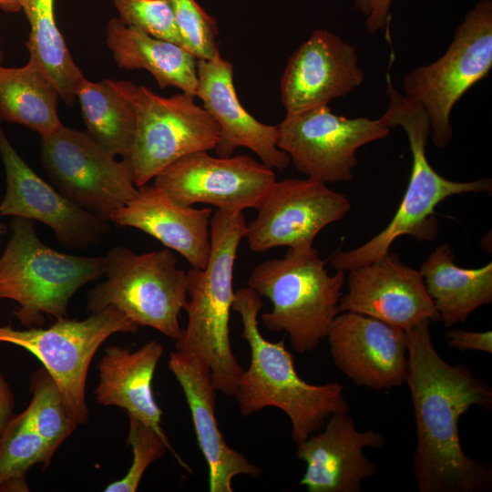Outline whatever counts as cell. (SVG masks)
<instances>
[{
  "label": "cell",
  "mask_w": 492,
  "mask_h": 492,
  "mask_svg": "<svg viewBox=\"0 0 492 492\" xmlns=\"http://www.w3.org/2000/svg\"><path fill=\"white\" fill-rule=\"evenodd\" d=\"M430 320L405 330L410 390L416 428L413 460L419 492H486L492 467L469 457L459 436V419L474 405L490 409L492 389L463 364H450L436 350Z\"/></svg>",
  "instance_id": "cell-1"
},
{
  "label": "cell",
  "mask_w": 492,
  "mask_h": 492,
  "mask_svg": "<svg viewBox=\"0 0 492 492\" xmlns=\"http://www.w3.org/2000/svg\"><path fill=\"white\" fill-rule=\"evenodd\" d=\"M262 307L261 297L250 287L234 292L231 309L241 316V337L251 349L249 368L243 370L234 396L243 416L265 407L283 411L297 445L321 430L332 415L349 412L344 387L336 382L311 384L302 379L284 338L271 342L261 333L258 315Z\"/></svg>",
  "instance_id": "cell-2"
},
{
  "label": "cell",
  "mask_w": 492,
  "mask_h": 492,
  "mask_svg": "<svg viewBox=\"0 0 492 492\" xmlns=\"http://www.w3.org/2000/svg\"><path fill=\"white\" fill-rule=\"evenodd\" d=\"M246 226L242 211L213 212L209 261L204 269L186 272L188 322L176 340V351L203 362L216 391L229 396L235 395L243 372L231 346L230 314L234 263Z\"/></svg>",
  "instance_id": "cell-3"
},
{
  "label": "cell",
  "mask_w": 492,
  "mask_h": 492,
  "mask_svg": "<svg viewBox=\"0 0 492 492\" xmlns=\"http://www.w3.org/2000/svg\"><path fill=\"white\" fill-rule=\"evenodd\" d=\"M389 105L382 115L389 128L400 126L406 133L412 153V169L404 197L387 226L365 243L350 251H336L330 259L336 271L348 272L370 263L390 251L401 236L432 241L438 234L434 217L436 206L448 197L462 193H491L492 180L483 178L455 181L436 171L426 158L425 147L431 137V122L425 110L399 92L386 75Z\"/></svg>",
  "instance_id": "cell-4"
},
{
  "label": "cell",
  "mask_w": 492,
  "mask_h": 492,
  "mask_svg": "<svg viewBox=\"0 0 492 492\" xmlns=\"http://www.w3.org/2000/svg\"><path fill=\"white\" fill-rule=\"evenodd\" d=\"M345 282L344 272L330 274L317 249L288 248L282 258L257 264L248 287L272 303L261 320L271 332L284 331L298 354L313 351L326 338L335 317Z\"/></svg>",
  "instance_id": "cell-5"
},
{
  "label": "cell",
  "mask_w": 492,
  "mask_h": 492,
  "mask_svg": "<svg viewBox=\"0 0 492 492\" xmlns=\"http://www.w3.org/2000/svg\"><path fill=\"white\" fill-rule=\"evenodd\" d=\"M11 236L0 256V300L16 302L15 316L26 328L42 327L45 315L67 318L71 297L105 274V256L67 254L37 237L34 221L13 217Z\"/></svg>",
  "instance_id": "cell-6"
},
{
  "label": "cell",
  "mask_w": 492,
  "mask_h": 492,
  "mask_svg": "<svg viewBox=\"0 0 492 492\" xmlns=\"http://www.w3.org/2000/svg\"><path fill=\"white\" fill-rule=\"evenodd\" d=\"M105 260L106 279L89 291L87 310L115 306L138 327H151L176 341L188 292L186 272L177 267L170 250L136 253L116 246Z\"/></svg>",
  "instance_id": "cell-7"
},
{
  "label": "cell",
  "mask_w": 492,
  "mask_h": 492,
  "mask_svg": "<svg viewBox=\"0 0 492 492\" xmlns=\"http://www.w3.org/2000/svg\"><path fill=\"white\" fill-rule=\"evenodd\" d=\"M492 68V1L479 0L457 26L445 54L410 71L404 95L416 102L431 122L434 145L445 149L453 138L455 105Z\"/></svg>",
  "instance_id": "cell-8"
},
{
  "label": "cell",
  "mask_w": 492,
  "mask_h": 492,
  "mask_svg": "<svg viewBox=\"0 0 492 492\" xmlns=\"http://www.w3.org/2000/svg\"><path fill=\"white\" fill-rule=\"evenodd\" d=\"M138 326L119 309L108 306L84 319H61L48 328L16 330L0 325V343L33 354L57 385L77 425L89 417L86 383L89 364L100 345L111 335L135 333Z\"/></svg>",
  "instance_id": "cell-9"
},
{
  "label": "cell",
  "mask_w": 492,
  "mask_h": 492,
  "mask_svg": "<svg viewBox=\"0 0 492 492\" xmlns=\"http://www.w3.org/2000/svg\"><path fill=\"white\" fill-rule=\"evenodd\" d=\"M42 166L56 189L69 200L109 221L137 192L132 169L89 134L62 125L41 136Z\"/></svg>",
  "instance_id": "cell-10"
},
{
  "label": "cell",
  "mask_w": 492,
  "mask_h": 492,
  "mask_svg": "<svg viewBox=\"0 0 492 492\" xmlns=\"http://www.w3.org/2000/svg\"><path fill=\"white\" fill-rule=\"evenodd\" d=\"M186 93L161 97L138 86L137 118L128 157L136 187L184 156L215 149L220 128Z\"/></svg>",
  "instance_id": "cell-11"
},
{
  "label": "cell",
  "mask_w": 492,
  "mask_h": 492,
  "mask_svg": "<svg viewBox=\"0 0 492 492\" xmlns=\"http://www.w3.org/2000/svg\"><path fill=\"white\" fill-rule=\"evenodd\" d=\"M277 127L278 148L296 169L326 184L351 180L357 150L390 133L383 116L349 118L333 113L328 105L288 113Z\"/></svg>",
  "instance_id": "cell-12"
},
{
  "label": "cell",
  "mask_w": 492,
  "mask_h": 492,
  "mask_svg": "<svg viewBox=\"0 0 492 492\" xmlns=\"http://www.w3.org/2000/svg\"><path fill=\"white\" fill-rule=\"evenodd\" d=\"M275 180L272 169L251 156L222 158L200 151L165 168L152 184L181 205L242 211L258 210Z\"/></svg>",
  "instance_id": "cell-13"
},
{
  "label": "cell",
  "mask_w": 492,
  "mask_h": 492,
  "mask_svg": "<svg viewBox=\"0 0 492 492\" xmlns=\"http://www.w3.org/2000/svg\"><path fill=\"white\" fill-rule=\"evenodd\" d=\"M343 193L312 178L275 180L246 226L244 238L254 252L286 246H312L316 236L349 212Z\"/></svg>",
  "instance_id": "cell-14"
},
{
  "label": "cell",
  "mask_w": 492,
  "mask_h": 492,
  "mask_svg": "<svg viewBox=\"0 0 492 492\" xmlns=\"http://www.w3.org/2000/svg\"><path fill=\"white\" fill-rule=\"evenodd\" d=\"M0 155L6 175L0 217L42 222L61 244L75 250L97 245L109 233L108 220L80 208L40 178L14 149L1 125Z\"/></svg>",
  "instance_id": "cell-15"
},
{
  "label": "cell",
  "mask_w": 492,
  "mask_h": 492,
  "mask_svg": "<svg viewBox=\"0 0 492 492\" xmlns=\"http://www.w3.org/2000/svg\"><path fill=\"white\" fill-rule=\"evenodd\" d=\"M326 338L334 364L356 385L380 391L405 383L408 359L404 329L343 312Z\"/></svg>",
  "instance_id": "cell-16"
},
{
  "label": "cell",
  "mask_w": 492,
  "mask_h": 492,
  "mask_svg": "<svg viewBox=\"0 0 492 492\" xmlns=\"http://www.w3.org/2000/svg\"><path fill=\"white\" fill-rule=\"evenodd\" d=\"M348 274V290L339 312L366 315L405 331L424 321H440L419 270L390 251Z\"/></svg>",
  "instance_id": "cell-17"
},
{
  "label": "cell",
  "mask_w": 492,
  "mask_h": 492,
  "mask_svg": "<svg viewBox=\"0 0 492 492\" xmlns=\"http://www.w3.org/2000/svg\"><path fill=\"white\" fill-rule=\"evenodd\" d=\"M364 78L355 47L330 31L316 29L289 57L281 99L286 114L300 112L344 97Z\"/></svg>",
  "instance_id": "cell-18"
},
{
  "label": "cell",
  "mask_w": 492,
  "mask_h": 492,
  "mask_svg": "<svg viewBox=\"0 0 492 492\" xmlns=\"http://www.w3.org/2000/svg\"><path fill=\"white\" fill-rule=\"evenodd\" d=\"M348 413L332 415L297 444L296 456L306 464L300 484L309 492H360L362 482L377 472L364 449L381 447L384 438L373 429L358 430Z\"/></svg>",
  "instance_id": "cell-19"
},
{
  "label": "cell",
  "mask_w": 492,
  "mask_h": 492,
  "mask_svg": "<svg viewBox=\"0 0 492 492\" xmlns=\"http://www.w3.org/2000/svg\"><path fill=\"white\" fill-rule=\"evenodd\" d=\"M197 75L196 97L220 128L214 149L217 156L227 158L235 149L245 147L271 169H286L291 159L278 148V127L260 122L241 104L233 83L232 64L219 51L210 59H197Z\"/></svg>",
  "instance_id": "cell-20"
},
{
  "label": "cell",
  "mask_w": 492,
  "mask_h": 492,
  "mask_svg": "<svg viewBox=\"0 0 492 492\" xmlns=\"http://www.w3.org/2000/svg\"><path fill=\"white\" fill-rule=\"evenodd\" d=\"M169 369L179 382L189 405L198 446L209 468L210 492H233L239 475L257 477L261 468L228 446L216 418V389L209 367L199 358L171 352Z\"/></svg>",
  "instance_id": "cell-21"
},
{
  "label": "cell",
  "mask_w": 492,
  "mask_h": 492,
  "mask_svg": "<svg viewBox=\"0 0 492 492\" xmlns=\"http://www.w3.org/2000/svg\"><path fill=\"white\" fill-rule=\"evenodd\" d=\"M210 208L177 203L153 184L138 187L134 197L109 221L150 235L181 254L192 268L204 269L210 255Z\"/></svg>",
  "instance_id": "cell-22"
},
{
  "label": "cell",
  "mask_w": 492,
  "mask_h": 492,
  "mask_svg": "<svg viewBox=\"0 0 492 492\" xmlns=\"http://www.w3.org/2000/svg\"><path fill=\"white\" fill-rule=\"evenodd\" d=\"M163 352V345L155 340L135 351L107 347L97 364L98 384L94 394L97 404L125 410L168 439L161 427L162 411L152 391L154 373Z\"/></svg>",
  "instance_id": "cell-23"
},
{
  "label": "cell",
  "mask_w": 492,
  "mask_h": 492,
  "mask_svg": "<svg viewBox=\"0 0 492 492\" xmlns=\"http://www.w3.org/2000/svg\"><path fill=\"white\" fill-rule=\"evenodd\" d=\"M107 45L123 69H145L161 88L175 87L196 97L197 58L179 45L151 36L122 23L118 17L107 25Z\"/></svg>",
  "instance_id": "cell-24"
},
{
  "label": "cell",
  "mask_w": 492,
  "mask_h": 492,
  "mask_svg": "<svg viewBox=\"0 0 492 492\" xmlns=\"http://www.w3.org/2000/svg\"><path fill=\"white\" fill-rule=\"evenodd\" d=\"M419 272L440 321L447 327L466 322L477 308L492 302V262L478 268L459 267L447 243L430 253Z\"/></svg>",
  "instance_id": "cell-25"
},
{
  "label": "cell",
  "mask_w": 492,
  "mask_h": 492,
  "mask_svg": "<svg viewBox=\"0 0 492 492\" xmlns=\"http://www.w3.org/2000/svg\"><path fill=\"white\" fill-rule=\"evenodd\" d=\"M137 97L138 86L110 78L92 82L84 77L76 92L89 135L122 159H128L131 147Z\"/></svg>",
  "instance_id": "cell-26"
},
{
  "label": "cell",
  "mask_w": 492,
  "mask_h": 492,
  "mask_svg": "<svg viewBox=\"0 0 492 492\" xmlns=\"http://www.w3.org/2000/svg\"><path fill=\"white\" fill-rule=\"evenodd\" d=\"M59 94L43 69L32 61L21 67L0 66V120L25 126L41 136L63 124Z\"/></svg>",
  "instance_id": "cell-27"
},
{
  "label": "cell",
  "mask_w": 492,
  "mask_h": 492,
  "mask_svg": "<svg viewBox=\"0 0 492 492\" xmlns=\"http://www.w3.org/2000/svg\"><path fill=\"white\" fill-rule=\"evenodd\" d=\"M30 32L26 46L29 60L40 67L56 87L59 97L71 106L84 77L67 49L55 17V0H21Z\"/></svg>",
  "instance_id": "cell-28"
},
{
  "label": "cell",
  "mask_w": 492,
  "mask_h": 492,
  "mask_svg": "<svg viewBox=\"0 0 492 492\" xmlns=\"http://www.w3.org/2000/svg\"><path fill=\"white\" fill-rule=\"evenodd\" d=\"M55 453L24 411L15 415L0 439V492L29 491L28 470L37 464L46 468Z\"/></svg>",
  "instance_id": "cell-29"
},
{
  "label": "cell",
  "mask_w": 492,
  "mask_h": 492,
  "mask_svg": "<svg viewBox=\"0 0 492 492\" xmlns=\"http://www.w3.org/2000/svg\"><path fill=\"white\" fill-rule=\"evenodd\" d=\"M29 390L32 395L24 410L32 427L56 451L78 425L55 381L44 367L33 373Z\"/></svg>",
  "instance_id": "cell-30"
},
{
  "label": "cell",
  "mask_w": 492,
  "mask_h": 492,
  "mask_svg": "<svg viewBox=\"0 0 492 492\" xmlns=\"http://www.w3.org/2000/svg\"><path fill=\"white\" fill-rule=\"evenodd\" d=\"M128 444L131 446L133 459L127 474L106 487L105 492H135L147 468L161 458L167 449L170 450L177 460L187 469L189 466L174 452L169 439L162 437L154 428L138 418L128 415Z\"/></svg>",
  "instance_id": "cell-31"
},
{
  "label": "cell",
  "mask_w": 492,
  "mask_h": 492,
  "mask_svg": "<svg viewBox=\"0 0 492 492\" xmlns=\"http://www.w3.org/2000/svg\"><path fill=\"white\" fill-rule=\"evenodd\" d=\"M174 15L183 46L197 59H210L218 52V26L195 0H166Z\"/></svg>",
  "instance_id": "cell-32"
},
{
  "label": "cell",
  "mask_w": 492,
  "mask_h": 492,
  "mask_svg": "<svg viewBox=\"0 0 492 492\" xmlns=\"http://www.w3.org/2000/svg\"><path fill=\"white\" fill-rule=\"evenodd\" d=\"M119 20L151 36L183 46L173 12L166 0H111Z\"/></svg>",
  "instance_id": "cell-33"
},
{
  "label": "cell",
  "mask_w": 492,
  "mask_h": 492,
  "mask_svg": "<svg viewBox=\"0 0 492 492\" xmlns=\"http://www.w3.org/2000/svg\"><path fill=\"white\" fill-rule=\"evenodd\" d=\"M446 342L451 348L461 352L478 351L492 353L491 331L471 332L461 329H451L445 333Z\"/></svg>",
  "instance_id": "cell-34"
},
{
  "label": "cell",
  "mask_w": 492,
  "mask_h": 492,
  "mask_svg": "<svg viewBox=\"0 0 492 492\" xmlns=\"http://www.w3.org/2000/svg\"><path fill=\"white\" fill-rule=\"evenodd\" d=\"M395 0H373L370 13L365 17V26L370 35L382 30L390 16V8Z\"/></svg>",
  "instance_id": "cell-35"
},
{
  "label": "cell",
  "mask_w": 492,
  "mask_h": 492,
  "mask_svg": "<svg viewBox=\"0 0 492 492\" xmlns=\"http://www.w3.org/2000/svg\"><path fill=\"white\" fill-rule=\"evenodd\" d=\"M15 395L9 384L0 373V439L15 417Z\"/></svg>",
  "instance_id": "cell-36"
},
{
  "label": "cell",
  "mask_w": 492,
  "mask_h": 492,
  "mask_svg": "<svg viewBox=\"0 0 492 492\" xmlns=\"http://www.w3.org/2000/svg\"><path fill=\"white\" fill-rule=\"evenodd\" d=\"M0 9L7 13L22 11L21 0H0Z\"/></svg>",
  "instance_id": "cell-37"
},
{
  "label": "cell",
  "mask_w": 492,
  "mask_h": 492,
  "mask_svg": "<svg viewBox=\"0 0 492 492\" xmlns=\"http://www.w3.org/2000/svg\"><path fill=\"white\" fill-rule=\"evenodd\" d=\"M373 0H354V8L365 17L369 15Z\"/></svg>",
  "instance_id": "cell-38"
},
{
  "label": "cell",
  "mask_w": 492,
  "mask_h": 492,
  "mask_svg": "<svg viewBox=\"0 0 492 492\" xmlns=\"http://www.w3.org/2000/svg\"><path fill=\"white\" fill-rule=\"evenodd\" d=\"M6 226L3 223H0V235L5 234L6 232Z\"/></svg>",
  "instance_id": "cell-39"
},
{
  "label": "cell",
  "mask_w": 492,
  "mask_h": 492,
  "mask_svg": "<svg viewBox=\"0 0 492 492\" xmlns=\"http://www.w3.org/2000/svg\"><path fill=\"white\" fill-rule=\"evenodd\" d=\"M2 62H3V52L0 46V66H2Z\"/></svg>",
  "instance_id": "cell-40"
}]
</instances>
